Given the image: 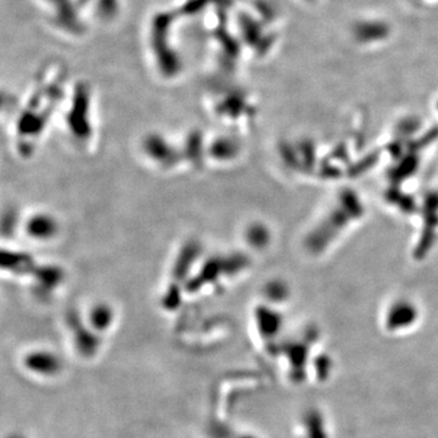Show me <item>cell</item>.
I'll return each mask as SVG.
<instances>
[{"label":"cell","mask_w":438,"mask_h":438,"mask_svg":"<svg viewBox=\"0 0 438 438\" xmlns=\"http://www.w3.org/2000/svg\"><path fill=\"white\" fill-rule=\"evenodd\" d=\"M77 3L83 16L88 11L89 16L97 17L102 22L114 19L120 11V0H77Z\"/></svg>","instance_id":"obj_4"},{"label":"cell","mask_w":438,"mask_h":438,"mask_svg":"<svg viewBox=\"0 0 438 438\" xmlns=\"http://www.w3.org/2000/svg\"><path fill=\"white\" fill-rule=\"evenodd\" d=\"M235 151V144L228 138H217L208 146V157L216 159L218 162H224L233 159V152Z\"/></svg>","instance_id":"obj_5"},{"label":"cell","mask_w":438,"mask_h":438,"mask_svg":"<svg viewBox=\"0 0 438 438\" xmlns=\"http://www.w3.org/2000/svg\"><path fill=\"white\" fill-rule=\"evenodd\" d=\"M24 233L32 240H53L58 234V223L50 213H33L24 221Z\"/></svg>","instance_id":"obj_2"},{"label":"cell","mask_w":438,"mask_h":438,"mask_svg":"<svg viewBox=\"0 0 438 438\" xmlns=\"http://www.w3.org/2000/svg\"><path fill=\"white\" fill-rule=\"evenodd\" d=\"M112 312L107 306H97L93 309L92 320L97 325V328H105L110 324Z\"/></svg>","instance_id":"obj_6"},{"label":"cell","mask_w":438,"mask_h":438,"mask_svg":"<svg viewBox=\"0 0 438 438\" xmlns=\"http://www.w3.org/2000/svg\"><path fill=\"white\" fill-rule=\"evenodd\" d=\"M143 149L151 161L162 167L175 164V148L162 135H148L143 141Z\"/></svg>","instance_id":"obj_3"},{"label":"cell","mask_w":438,"mask_h":438,"mask_svg":"<svg viewBox=\"0 0 438 438\" xmlns=\"http://www.w3.org/2000/svg\"><path fill=\"white\" fill-rule=\"evenodd\" d=\"M44 14L54 27L63 33L81 36L84 32V16L77 0H38Z\"/></svg>","instance_id":"obj_1"}]
</instances>
